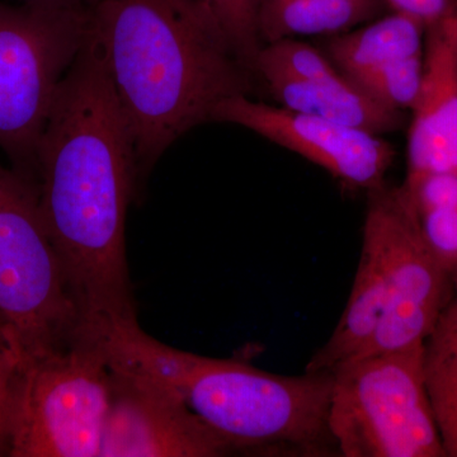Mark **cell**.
Listing matches in <instances>:
<instances>
[{
    "label": "cell",
    "instance_id": "11",
    "mask_svg": "<svg viewBox=\"0 0 457 457\" xmlns=\"http://www.w3.org/2000/svg\"><path fill=\"white\" fill-rule=\"evenodd\" d=\"M261 75L281 107L376 135L396 130L402 112L362 92L329 57L303 41L287 38L266 44L254 57Z\"/></svg>",
    "mask_w": 457,
    "mask_h": 457
},
{
    "label": "cell",
    "instance_id": "22",
    "mask_svg": "<svg viewBox=\"0 0 457 457\" xmlns=\"http://www.w3.org/2000/svg\"><path fill=\"white\" fill-rule=\"evenodd\" d=\"M442 29H445L446 35L449 36L451 44H453V50H455L456 60H457V13L453 16L445 18L441 21Z\"/></svg>",
    "mask_w": 457,
    "mask_h": 457
},
{
    "label": "cell",
    "instance_id": "15",
    "mask_svg": "<svg viewBox=\"0 0 457 457\" xmlns=\"http://www.w3.org/2000/svg\"><path fill=\"white\" fill-rule=\"evenodd\" d=\"M402 187L423 242L457 288V173L405 179Z\"/></svg>",
    "mask_w": 457,
    "mask_h": 457
},
{
    "label": "cell",
    "instance_id": "21",
    "mask_svg": "<svg viewBox=\"0 0 457 457\" xmlns=\"http://www.w3.org/2000/svg\"><path fill=\"white\" fill-rule=\"evenodd\" d=\"M20 2L33 3V4L57 5V7L90 9L98 0H20Z\"/></svg>",
    "mask_w": 457,
    "mask_h": 457
},
{
    "label": "cell",
    "instance_id": "1",
    "mask_svg": "<svg viewBox=\"0 0 457 457\" xmlns=\"http://www.w3.org/2000/svg\"><path fill=\"white\" fill-rule=\"evenodd\" d=\"M36 185L42 218L84 319H137L125 237L126 213L139 186L137 161L90 31L42 132Z\"/></svg>",
    "mask_w": 457,
    "mask_h": 457
},
{
    "label": "cell",
    "instance_id": "14",
    "mask_svg": "<svg viewBox=\"0 0 457 457\" xmlns=\"http://www.w3.org/2000/svg\"><path fill=\"white\" fill-rule=\"evenodd\" d=\"M383 4V0H260L262 46L299 36H336L350 31L378 16Z\"/></svg>",
    "mask_w": 457,
    "mask_h": 457
},
{
    "label": "cell",
    "instance_id": "4",
    "mask_svg": "<svg viewBox=\"0 0 457 457\" xmlns=\"http://www.w3.org/2000/svg\"><path fill=\"white\" fill-rule=\"evenodd\" d=\"M453 288L423 242L402 186L370 191L348 302L305 371H329L345 360L425 345Z\"/></svg>",
    "mask_w": 457,
    "mask_h": 457
},
{
    "label": "cell",
    "instance_id": "13",
    "mask_svg": "<svg viewBox=\"0 0 457 457\" xmlns=\"http://www.w3.org/2000/svg\"><path fill=\"white\" fill-rule=\"evenodd\" d=\"M427 27L417 18L394 12L328 41V57L350 80L376 69L425 53Z\"/></svg>",
    "mask_w": 457,
    "mask_h": 457
},
{
    "label": "cell",
    "instance_id": "3",
    "mask_svg": "<svg viewBox=\"0 0 457 457\" xmlns=\"http://www.w3.org/2000/svg\"><path fill=\"white\" fill-rule=\"evenodd\" d=\"M104 345L111 369L173 394L233 453L319 451L333 442L330 371L284 376L177 350L144 332L137 319L110 324Z\"/></svg>",
    "mask_w": 457,
    "mask_h": 457
},
{
    "label": "cell",
    "instance_id": "17",
    "mask_svg": "<svg viewBox=\"0 0 457 457\" xmlns=\"http://www.w3.org/2000/svg\"><path fill=\"white\" fill-rule=\"evenodd\" d=\"M423 65L425 53L390 62L351 82L390 110L411 111L420 95Z\"/></svg>",
    "mask_w": 457,
    "mask_h": 457
},
{
    "label": "cell",
    "instance_id": "10",
    "mask_svg": "<svg viewBox=\"0 0 457 457\" xmlns=\"http://www.w3.org/2000/svg\"><path fill=\"white\" fill-rule=\"evenodd\" d=\"M231 453L228 445L182 400L145 378L112 370L99 457H220Z\"/></svg>",
    "mask_w": 457,
    "mask_h": 457
},
{
    "label": "cell",
    "instance_id": "5",
    "mask_svg": "<svg viewBox=\"0 0 457 457\" xmlns=\"http://www.w3.org/2000/svg\"><path fill=\"white\" fill-rule=\"evenodd\" d=\"M0 320L22 363L87 326L42 218L37 185L0 163Z\"/></svg>",
    "mask_w": 457,
    "mask_h": 457
},
{
    "label": "cell",
    "instance_id": "16",
    "mask_svg": "<svg viewBox=\"0 0 457 457\" xmlns=\"http://www.w3.org/2000/svg\"><path fill=\"white\" fill-rule=\"evenodd\" d=\"M427 392L446 455L457 457V293L425 342Z\"/></svg>",
    "mask_w": 457,
    "mask_h": 457
},
{
    "label": "cell",
    "instance_id": "9",
    "mask_svg": "<svg viewBox=\"0 0 457 457\" xmlns=\"http://www.w3.org/2000/svg\"><path fill=\"white\" fill-rule=\"evenodd\" d=\"M212 121L234 123L308 159L345 187L374 191L385 185L393 146L380 135L270 106L240 95L222 101Z\"/></svg>",
    "mask_w": 457,
    "mask_h": 457
},
{
    "label": "cell",
    "instance_id": "20",
    "mask_svg": "<svg viewBox=\"0 0 457 457\" xmlns=\"http://www.w3.org/2000/svg\"><path fill=\"white\" fill-rule=\"evenodd\" d=\"M394 12L417 18L426 27L457 13V0H384Z\"/></svg>",
    "mask_w": 457,
    "mask_h": 457
},
{
    "label": "cell",
    "instance_id": "7",
    "mask_svg": "<svg viewBox=\"0 0 457 457\" xmlns=\"http://www.w3.org/2000/svg\"><path fill=\"white\" fill-rule=\"evenodd\" d=\"M90 9L0 0V152L36 183L57 90L89 36Z\"/></svg>",
    "mask_w": 457,
    "mask_h": 457
},
{
    "label": "cell",
    "instance_id": "6",
    "mask_svg": "<svg viewBox=\"0 0 457 457\" xmlns=\"http://www.w3.org/2000/svg\"><path fill=\"white\" fill-rule=\"evenodd\" d=\"M112 370L97 327L23 362L9 417V457H99Z\"/></svg>",
    "mask_w": 457,
    "mask_h": 457
},
{
    "label": "cell",
    "instance_id": "19",
    "mask_svg": "<svg viewBox=\"0 0 457 457\" xmlns=\"http://www.w3.org/2000/svg\"><path fill=\"white\" fill-rule=\"evenodd\" d=\"M21 362L16 343L0 320V456H7L9 417Z\"/></svg>",
    "mask_w": 457,
    "mask_h": 457
},
{
    "label": "cell",
    "instance_id": "18",
    "mask_svg": "<svg viewBox=\"0 0 457 457\" xmlns=\"http://www.w3.org/2000/svg\"><path fill=\"white\" fill-rule=\"evenodd\" d=\"M213 13L236 49L237 55L252 71L254 57L262 47L258 32L260 0H207Z\"/></svg>",
    "mask_w": 457,
    "mask_h": 457
},
{
    "label": "cell",
    "instance_id": "12",
    "mask_svg": "<svg viewBox=\"0 0 457 457\" xmlns=\"http://www.w3.org/2000/svg\"><path fill=\"white\" fill-rule=\"evenodd\" d=\"M411 112L405 179L457 173V60L440 22L426 29L422 84Z\"/></svg>",
    "mask_w": 457,
    "mask_h": 457
},
{
    "label": "cell",
    "instance_id": "8",
    "mask_svg": "<svg viewBox=\"0 0 457 457\" xmlns=\"http://www.w3.org/2000/svg\"><path fill=\"white\" fill-rule=\"evenodd\" d=\"M425 345L329 370L330 436L345 457H445L427 392Z\"/></svg>",
    "mask_w": 457,
    "mask_h": 457
},
{
    "label": "cell",
    "instance_id": "2",
    "mask_svg": "<svg viewBox=\"0 0 457 457\" xmlns=\"http://www.w3.org/2000/svg\"><path fill=\"white\" fill-rule=\"evenodd\" d=\"M89 26L130 132L139 185L174 141L251 89L252 71L207 0H98Z\"/></svg>",
    "mask_w": 457,
    "mask_h": 457
},
{
    "label": "cell",
    "instance_id": "23",
    "mask_svg": "<svg viewBox=\"0 0 457 457\" xmlns=\"http://www.w3.org/2000/svg\"><path fill=\"white\" fill-rule=\"evenodd\" d=\"M383 2H384V0H383Z\"/></svg>",
    "mask_w": 457,
    "mask_h": 457
}]
</instances>
